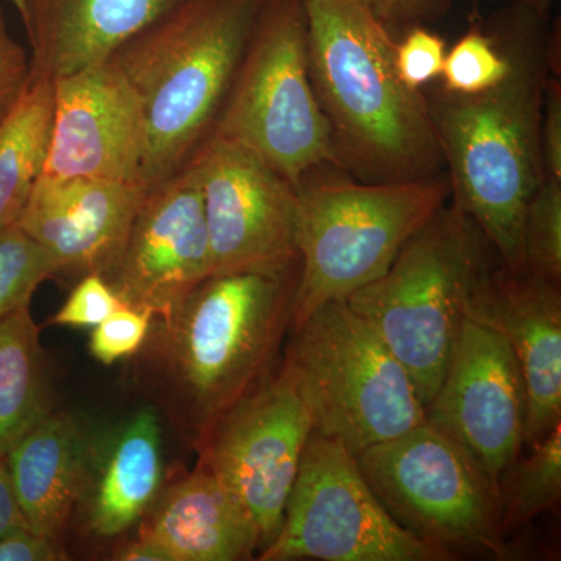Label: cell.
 <instances>
[{
	"mask_svg": "<svg viewBox=\"0 0 561 561\" xmlns=\"http://www.w3.org/2000/svg\"><path fill=\"white\" fill-rule=\"evenodd\" d=\"M54 84V124L41 175L146 186L142 113L116 62L108 58Z\"/></svg>",
	"mask_w": 561,
	"mask_h": 561,
	"instance_id": "obj_15",
	"label": "cell"
},
{
	"mask_svg": "<svg viewBox=\"0 0 561 561\" xmlns=\"http://www.w3.org/2000/svg\"><path fill=\"white\" fill-rule=\"evenodd\" d=\"M261 561H451L401 527L342 443L312 431L278 534Z\"/></svg>",
	"mask_w": 561,
	"mask_h": 561,
	"instance_id": "obj_10",
	"label": "cell"
},
{
	"mask_svg": "<svg viewBox=\"0 0 561 561\" xmlns=\"http://www.w3.org/2000/svg\"><path fill=\"white\" fill-rule=\"evenodd\" d=\"M124 561H172L171 556L149 537L139 535L138 540L128 542L114 556Z\"/></svg>",
	"mask_w": 561,
	"mask_h": 561,
	"instance_id": "obj_36",
	"label": "cell"
},
{
	"mask_svg": "<svg viewBox=\"0 0 561 561\" xmlns=\"http://www.w3.org/2000/svg\"><path fill=\"white\" fill-rule=\"evenodd\" d=\"M524 268L561 280V180L545 176L527 206L523 225Z\"/></svg>",
	"mask_w": 561,
	"mask_h": 561,
	"instance_id": "obj_26",
	"label": "cell"
},
{
	"mask_svg": "<svg viewBox=\"0 0 561 561\" xmlns=\"http://www.w3.org/2000/svg\"><path fill=\"white\" fill-rule=\"evenodd\" d=\"M186 164L201 184L213 275L297 271L294 184L245 144L213 133Z\"/></svg>",
	"mask_w": 561,
	"mask_h": 561,
	"instance_id": "obj_12",
	"label": "cell"
},
{
	"mask_svg": "<svg viewBox=\"0 0 561 561\" xmlns=\"http://www.w3.org/2000/svg\"><path fill=\"white\" fill-rule=\"evenodd\" d=\"M57 273V262L18 224L0 228V319L31 306L36 289Z\"/></svg>",
	"mask_w": 561,
	"mask_h": 561,
	"instance_id": "obj_25",
	"label": "cell"
},
{
	"mask_svg": "<svg viewBox=\"0 0 561 561\" xmlns=\"http://www.w3.org/2000/svg\"><path fill=\"white\" fill-rule=\"evenodd\" d=\"M39 335L31 306L0 319V457L51 412Z\"/></svg>",
	"mask_w": 561,
	"mask_h": 561,
	"instance_id": "obj_22",
	"label": "cell"
},
{
	"mask_svg": "<svg viewBox=\"0 0 561 561\" xmlns=\"http://www.w3.org/2000/svg\"><path fill=\"white\" fill-rule=\"evenodd\" d=\"M139 535L172 561H242L262 549L256 523L213 472L197 470L158 496Z\"/></svg>",
	"mask_w": 561,
	"mask_h": 561,
	"instance_id": "obj_19",
	"label": "cell"
},
{
	"mask_svg": "<svg viewBox=\"0 0 561 561\" xmlns=\"http://www.w3.org/2000/svg\"><path fill=\"white\" fill-rule=\"evenodd\" d=\"M491 247L456 205H443L391 262L346 302L371 324L411 376L424 411L440 386L465 309Z\"/></svg>",
	"mask_w": 561,
	"mask_h": 561,
	"instance_id": "obj_6",
	"label": "cell"
},
{
	"mask_svg": "<svg viewBox=\"0 0 561 561\" xmlns=\"http://www.w3.org/2000/svg\"><path fill=\"white\" fill-rule=\"evenodd\" d=\"M540 147L545 176L561 180V87L559 77L546 83L540 124Z\"/></svg>",
	"mask_w": 561,
	"mask_h": 561,
	"instance_id": "obj_32",
	"label": "cell"
},
{
	"mask_svg": "<svg viewBox=\"0 0 561 561\" xmlns=\"http://www.w3.org/2000/svg\"><path fill=\"white\" fill-rule=\"evenodd\" d=\"M527 398L518 362L497 332L465 319L426 421L460 443L500 485L526 438Z\"/></svg>",
	"mask_w": 561,
	"mask_h": 561,
	"instance_id": "obj_13",
	"label": "cell"
},
{
	"mask_svg": "<svg viewBox=\"0 0 561 561\" xmlns=\"http://www.w3.org/2000/svg\"><path fill=\"white\" fill-rule=\"evenodd\" d=\"M511 2L515 3V5L523 7V9L534 11V13L545 16V14L548 13L557 2H560V0H511Z\"/></svg>",
	"mask_w": 561,
	"mask_h": 561,
	"instance_id": "obj_37",
	"label": "cell"
},
{
	"mask_svg": "<svg viewBox=\"0 0 561 561\" xmlns=\"http://www.w3.org/2000/svg\"><path fill=\"white\" fill-rule=\"evenodd\" d=\"M449 195L451 184L442 175L390 183L305 176L297 186L298 280L290 331L324 302L346 300L389 271Z\"/></svg>",
	"mask_w": 561,
	"mask_h": 561,
	"instance_id": "obj_5",
	"label": "cell"
},
{
	"mask_svg": "<svg viewBox=\"0 0 561 561\" xmlns=\"http://www.w3.org/2000/svg\"><path fill=\"white\" fill-rule=\"evenodd\" d=\"M22 529L28 527L14 493L7 461L0 457V538Z\"/></svg>",
	"mask_w": 561,
	"mask_h": 561,
	"instance_id": "obj_35",
	"label": "cell"
},
{
	"mask_svg": "<svg viewBox=\"0 0 561 561\" xmlns=\"http://www.w3.org/2000/svg\"><path fill=\"white\" fill-rule=\"evenodd\" d=\"M61 546L46 540L32 530L22 529L0 538V561L65 560Z\"/></svg>",
	"mask_w": 561,
	"mask_h": 561,
	"instance_id": "obj_34",
	"label": "cell"
},
{
	"mask_svg": "<svg viewBox=\"0 0 561 561\" xmlns=\"http://www.w3.org/2000/svg\"><path fill=\"white\" fill-rule=\"evenodd\" d=\"M153 316L136 309H117L102 323L92 328L90 353L103 365H113L127 357L135 356L146 345Z\"/></svg>",
	"mask_w": 561,
	"mask_h": 561,
	"instance_id": "obj_28",
	"label": "cell"
},
{
	"mask_svg": "<svg viewBox=\"0 0 561 561\" xmlns=\"http://www.w3.org/2000/svg\"><path fill=\"white\" fill-rule=\"evenodd\" d=\"M383 24L393 31H409L445 16L449 0H367Z\"/></svg>",
	"mask_w": 561,
	"mask_h": 561,
	"instance_id": "obj_33",
	"label": "cell"
},
{
	"mask_svg": "<svg viewBox=\"0 0 561 561\" xmlns=\"http://www.w3.org/2000/svg\"><path fill=\"white\" fill-rule=\"evenodd\" d=\"M32 81L31 58L10 35L5 13L0 5V121L13 110Z\"/></svg>",
	"mask_w": 561,
	"mask_h": 561,
	"instance_id": "obj_31",
	"label": "cell"
},
{
	"mask_svg": "<svg viewBox=\"0 0 561 561\" xmlns=\"http://www.w3.org/2000/svg\"><path fill=\"white\" fill-rule=\"evenodd\" d=\"M147 190L142 184L41 175L18 227L58 272L106 273L119 260Z\"/></svg>",
	"mask_w": 561,
	"mask_h": 561,
	"instance_id": "obj_17",
	"label": "cell"
},
{
	"mask_svg": "<svg viewBox=\"0 0 561 561\" xmlns=\"http://www.w3.org/2000/svg\"><path fill=\"white\" fill-rule=\"evenodd\" d=\"M298 268L284 275H210L153 319L147 342L194 443L272 370L290 331Z\"/></svg>",
	"mask_w": 561,
	"mask_h": 561,
	"instance_id": "obj_4",
	"label": "cell"
},
{
	"mask_svg": "<svg viewBox=\"0 0 561 561\" xmlns=\"http://www.w3.org/2000/svg\"><path fill=\"white\" fill-rule=\"evenodd\" d=\"M124 302L98 273L84 275L50 323L69 328H94L106 317L124 308Z\"/></svg>",
	"mask_w": 561,
	"mask_h": 561,
	"instance_id": "obj_30",
	"label": "cell"
},
{
	"mask_svg": "<svg viewBox=\"0 0 561 561\" xmlns=\"http://www.w3.org/2000/svg\"><path fill=\"white\" fill-rule=\"evenodd\" d=\"M161 482L160 420L147 408L90 448L79 504L92 534L110 538L130 529L160 496Z\"/></svg>",
	"mask_w": 561,
	"mask_h": 561,
	"instance_id": "obj_20",
	"label": "cell"
},
{
	"mask_svg": "<svg viewBox=\"0 0 561 561\" xmlns=\"http://www.w3.org/2000/svg\"><path fill=\"white\" fill-rule=\"evenodd\" d=\"M530 449V456L513 461L500 481L504 535L553 511L560 502L561 423Z\"/></svg>",
	"mask_w": 561,
	"mask_h": 561,
	"instance_id": "obj_24",
	"label": "cell"
},
{
	"mask_svg": "<svg viewBox=\"0 0 561 561\" xmlns=\"http://www.w3.org/2000/svg\"><path fill=\"white\" fill-rule=\"evenodd\" d=\"M11 3H13L14 9L18 10V13H20V16L22 14V10H24V0H10Z\"/></svg>",
	"mask_w": 561,
	"mask_h": 561,
	"instance_id": "obj_38",
	"label": "cell"
},
{
	"mask_svg": "<svg viewBox=\"0 0 561 561\" xmlns=\"http://www.w3.org/2000/svg\"><path fill=\"white\" fill-rule=\"evenodd\" d=\"M312 431L297 378L283 360L195 443L198 465L225 483L256 523L262 549L278 534Z\"/></svg>",
	"mask_w": 561,
	"mask_h": 561,
	"instance_id": "obj_11",
	"label": "cell"
},
{
	"mask_svg": "<svg viewBox=\"0 0 561 561\" xmlns=\"http://www.w3.org/2000/svg\"><path fill=\"white\" fill-rule=\"evenodd\" d=\"M383 508L421 541L459 559L507 557L501 490L460 443L424 421L357 456Z\"/></svg>",
	"mask_w": 561,
	"mask_h": 561,
	"instance_id": "obj_9",
	"label": "cell"
},
{
	"mask_svg": "<svg viewBox=\"0 0 561 561\" xmlns=\"http://www.w3.org/2000/svg\"><path fill=\"white\" fill-rule=\"evenodd\" d=\"M213 135L245 144L295 187L337 168L331 128L309 73L302 0H262Z\"/></svg>",
	"mask_w": 561,
	"mask_h": 561,
	"instance_id": "obj_8",
	"label": "cell"
},
{
	"mask_svg": "<svg viewBox=\"0 0 561 561\" xmlns=\"http://www.w3.org/2000/svg\"><path fill=\"white\" fill-rule=\"evenodd\" d=\"M90 442L66 412L47 413L5 454L28 530L60 545L87 478Z\"/></svg>",
	"mask_w": 561,
	"mask_h": 561,
	"instance_id": "obj_21",
	"label": "cell"
},
{
	"mask_svg": "<svg viewBox=\"0 0 561 561\" xmlns=\"http://www.w3.org/2000/svg\"><path fill=\"white\" fill-rule=\"evenodd\" d=\"M511 72L501 41L479 28L465 33L443 61V83L449 94L472 95L500 84Z\"/></svg>",
	"mask_w": 561,
	"mask_h": 561,
	"instance_id": "obj_27",
	"label": "cell"
},
{
	"mask_svg": "<svg viewBox=\"0 0 561 561\" xmlns=\"http://www.w3.org/2000/svg\"><path fill=\"white\" fill-rule=\"evenodd\" d=\"M287 346L313 432L354 456L426 421L408 370L346 300L324 302Z\"/></svg>",
	"mask_w": 561,
	"mask_h": 561,
	"instance_id": "obj_7",
	"label": "cell"
},
{
	"mask_svg": "<svg viewBox=\"0 0 561 561\" xmlns=\"http://www.w3.org/2000/svg\"><path fill=\"white\" fill-rule=\"evenodd\" d=\"M465 319L497 332L511 346L526 387L524 445H538L561 423L560 284L489 265L471 291Z\"/></svg>",
	"mask_w": 561,
	"mask_h": 561,
	"instance_id": "obj_16",
	"label": "cell"
},
{
	"mask_svg": "<svg viewBox=\"0 0 561 561\" xmlns=\"http://www.w3.org/2000/svg\"><path fill=\"white\" fill-rule=\"evenodd\" d=\"M500 36L511 72L479 94L443 92L431 103L454 205L474 221L502 265L524 272L523 225L545 179L540 124L552 39L541 14L515 5Z\"/></svg>",
	"mask_w": 561,
	"mask_h": 561,
	"instance_id": "obj_1",
	"label": "cell"
},
{
	"mask_svg": "<svg viewBox=\"0 0 561 561\" xmlns=\"http://www.w3.org/2000/svg\"><path fill=\"white\" fill-rule=\"evenodd\" d=\"M261 5L183 0L111 55L142 113L147 190L175 175L213 130Z\"/></svg>",
	"mask_w": 561,
	"mask_h": 561,
	"instance_id": "obj_3",
	"label": "cell"
},
{
	"mask_svg": "<svg viewBox=\"0 0 561 561\" xmlns=\"http://www.w3.org/2000/svg\"><path fill=\"white\" fill-rule=\"evenodd\" d=\"M183 0H24L32 79L60 80L108 60Z\"/></svg>",
	"mask_w": 561,
	"mask_h": 561,
	"instance_id": "obj_18",
	"label": "cell"
},
{
	"mask_svg": "<svg viewBox=\"0 0 561 561\" xmlns=\"http://www.w3.org/2000/svg\"><path fill=\"white\" fill-rule=\"evenodd\" d=\"M445 55V41L426 25H415L405 31L400 43L394 41V69L402 83L413 91L442 76Z\"/></svg>",
	"mask_w": 561,
	"mask_h": 561,
	"instance_id": "obj_29",
	"label": "cell"
},
{
	"mask_svg": "<svg viewBox=\"0 0 561 561\" xmlns=\"http://www.w3.org/2000/svg\"><path fill=\"white\" fill-rule=\"evenodd\" d=\"M309 73L337 168L370 183L446 168L430 101L394 69V38L367 0H302Z\"/></svg>",
	"mask_w": 561,
	"mask_h": 561,
	"instance_id": "obj_2",
	"label": "cell"
},
{
	"mask_svg": "<svg viewBox=\"0 0 561 561\" xmlns=\"http://www.w3.org/2000/svg\"><path fill=\"white\" fill-rule=\"evenodd\" d=\"M54 106V81L35 77L0 121V228L18 224L43 173Z\"/></svg>",
	"mask_w": 561,
	"mask_h": 561,
	"instance_id": "obj_23",
	"label": "cell"
},
{
	"mask_svg": "<svg viewBox=\"0 0 561 561\" xmlns=\"http://www.w3.org/2000/svg\"><path fill=\"white\" fill-rule=\"evenodd\" d=\"M210 275L201 184L194 169L184 164L147 192L105 279L127 308L162 319Z\"/></svg>",
	"mask_w": 561,
	"mask_h": 561,
	"instance_id": "obj_14",
	"label": "cell"
}]
</instances>
